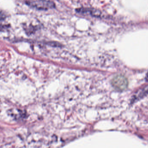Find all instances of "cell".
Listing matches in <instances>:
<instances>
[{
  "instance_id": "1",
  "label": "cell",
  "mask_w": 148,
  "mask_h": 148,
  "mask_svg": "<svg viewBox=\"0 0 148 148\" xmlns=\"http://www.w3.org/2000/svg\"><path fill=\"white\" fill-rule=\"evenodd\" d=\"M28 5L38 10H46L54 7V4L47 0H30L27 2Z\"/></svg>"
},
{
  "instance_id": "2",
  "label": "cell",
  "mask_w": 148,
  "mask_h": 148,
  "mask_svg": "<svg viewBox=\"0 0 148 148\" xmlns=\"http://www.w3.org/2000/svg\"><path fill=\"white\" fill-rule=\"evenodd\" d=\"M112 84L113 87L118 90H123L127 88L128 81L127 79L121 75L115 76L112 80Z\"/></svg>"
},
{
  "instance_id": "3",
  "label": "cell",
  "mask_w": 148,
  "mask_h": 148,
  "mask_svg": "<svg viewBox=\"0 0 148 148\" xmlns=\"http://www.w3.org/2000/svg\"><path fill=\"white\" fill-rule=\"evenodd\" d=\"M147 78H148V75H147Z\"/></svg>"
}]
</instances>
